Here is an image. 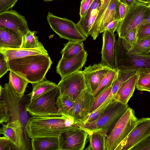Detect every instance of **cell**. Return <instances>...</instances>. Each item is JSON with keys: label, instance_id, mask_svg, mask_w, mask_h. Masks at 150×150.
Here are the masks:
<instances>
[{"label": "cell", "instance_id": "obj_1", "mask_svg": "<svg viewBox=\"0 0 150 150\" xmlns=\"http://www.w3.org/2000/svg\"><path fill=\"white\" fill-rule=\"evenodd\" d=\"M0 88V124L6 123L16 131L19 150L32 149L26 129L31 117L26 109L30 100L29 95L20 98L8 83Z\"/></svg>", "mask_w": 150, "mask_h": 150}, {"label": "cell", "instance_id": "obj_2", "mask_svg": "<svg viewBox=\"0 0 150 150\" xmlns=\"http://www.w3.org/2000/svg\"><path fill=\"white\" fill-rule=\"evenodd\" d=\"M10 71L15 73L29 83L44 80L52 62L49 55L28 56L8 61Z\"/></svg>", "mask_w": 150, "mask_h": 150}, {"label": "cell", "instance_id": "obj_3", "mask_svg": "<svg viewBox=\"0 0 150 150\" xmlns=\"http://www.w3.org/2000/svg\"><path fill=\"white\" fill-rule=\"evenodd\" d=\"M78 126L71 118L64 115L32 116L26 127L30 138L45 137H58L62 132Z\"/></svg>", "mask_w": 150, "mask_h": 150}, {"label": "cell", "instance_id": "obj_4", "mask_svg": "<svg viewBox=\"0 0 150 150\" xmlns=\"http://www.w3.org/2000/svg\"><path fill=\"white\" fill-rule=\"evenodd\" d=\"M129 106L112 99L99 117L95 120L86 123L76 122L77 125L87 131L111 130Z\"/></svg>", "mask_w": 150, "mask_h": 150}, {"label": "cell", "instance_id": "obj_5", "mask_svg": "<svg viewBox=\"0 0 150 150\" xmlns=\"http://www.w3.org/2000/svg\"><path fill=\"white\" fill-rule=\"evenodd\" d=\"M115 68L123 72L137 71L139 68H150V55L132 53L123 46L121 38L115 45Z\"/></svg>", "mask_w": 150, "mask_h": 150}, {"label": "cell", "instance_id": "obj_6", "mask_svg": "<svg viewBox=\"0 0 150 150\" xmlns=\"http://www.w3.org/2000/svg\"><path fill=\"white\" fill-rule=\"evenodd\" d=\"M57 86L47 92L31 100L26 109L32 116L62 115L57 107L56 102L60 95Z\"/></svg>", "mask_w": 150, "mask_h": 150}, {"label": "cell", "instance_id": "obj_7", "mask_svg": "<svg viewBox=\"0 0 150 150\" xmlns=\"http://www.w3.org/2000/svg\"><path fill=\"white\" fill-rule=\"evenodd\" d=\"M138 120L134 111L129 107L107 136L106 150H115L134 128Z\"/></svg>", "mask_w": 150, "mask_h": 150}, {"label": "cell", "instance_id": "obj_8", "mask_svg": "<svg viewBox=\"0 0 150 150\" xmlns=\"http://www.w3.org/2000/svg\"><path fill=\"white\" fill-rule=\"evenodd\" d=\"M149 6L137 1L127 6L124 18L120 21L116 30L118 37L123 38L131 30L138 29L142 22L149 14Z\"/></svg>", "mask_w": 150, "mask_h": 150}, {"label": "cell", "instance_id": "obj_9", "mask_svg": "<svg viewBox=\"0 0 150 150\" xmlns=\"http://www.w3.org/2000/svg\"><path fill=\"white\" fill-rule=\"evenodd\" d=\"M47 19L51 29L61 38L68 41L83 42L86 40L87 38L72 21L56 16L50 12Z\"/></svg>", "mask_w": 150, "mask_h": 150}, {"label": "cell", "instance_id": "obj_10", "mask_svg": "<svg viewBox=\"0 0 150 150\" xmlns=\"http://www.w3.org/2000/svg\"><path fill=\"white\" fill-rule=\"evenodd\" d=\"M88 134L78 126L62 132L58 137L59 150H83Z\"/></svg>", "mask_w": 150, "mask_h": 150}, {"label": "cell", "instance_id": "obj_11", "mask_svg": "<svg viewBox=\"0 0 150 150\" xmlns=\"http://www.w3.org/2000/svg\"><path fill=\"white\" fill-rule=\"evenodd\" d=\"M57 86L61 95L68 96L74 100L87 86L83 71L79 70L61 79Z\"/></svg>", "mask_w": 150, "mask_h": 150}, {"label": "cell", "instance_id": "obj_12", "mask_svg": "<svg viewBox=\"0 0 150 150\" xmlns=\"http://www.w3.org/2000/svg\"><path fill=\"white\" fill-rule=\"evenodd\" d=\"M150 135V117L138 119L136 125L115 150H131Z\"/></svg>", "mask_w": 150, "mask_h": 150}, {"label": "cell", "instance_id": "obj_13", "mask_svg": "<svg viewBox=\"0 0 150 150\" xmlns=\"http://www.w3.org/2000/svg\"><path fill=\"white\" fill-rule=\"evenodd\" d=\"M95 98L87 88L83 90L75 100L69 117L76 122L82 121L90 114Z\"/></svg>", "mask_w": 150, "mask_h": 150}, {"label": "cell", "instance_id": "obj_14", "mask_svg": "<svg viewBox=\"0 0 150 150\" xmlns=\"http://www.w3.org/2000/svg\"><path fill=\"white\" fill-rule=\"evenodd\" d=\"M0 28L9 29L23 38L30 30L24 16L12 9L0 13Z\"/></svg>", "mask_w": 150, "mask_h": 150}, {"label": "cell", "instance_id": "obj_15", "mask_svg": "<svg viewBox=\"0 0 150 150\" xmlns=\"http://www.w3.org/2000/svg\"><path fill=\"white\" fill-rule=\"evenodd\" d=\"M112 69L103 62L85 67L82 71L88 88L93 93L107 73Z\"/></svg>", "mask_w": 150, "mask_h": 150}, {"label": "cell", "instance_id": "obj_16", "mask_svg": "<svg viewBox=\"0 0 150 150\" xmlns=\"http://www.w3.org/2000/svg\"><path fill=\"white\" fill-rule=\"evenodd\" d=\"M88 55L87 52L84 49L71 58H62L57 64V72L62 79L79 70L85 64Z\"/></svg>", "mask_w": 150, "mask_h": 150}, {"label": "cell", "instance_id": "obj_17", "mask_svg": "<svg viewBox=\"0 0 150 150\" xmlns=\"http://www.w3.org/2000/svg\"><path fill=\"white\" fill-rule=\"evenodd\" d=\"M103 40L101 51L102 62L107 65L112 69H115V35L108 30H105L103 32Z\"/></svg>", "mask_w": 150, "mask_h": 150}, {"label": "cell", "instance_id": "obj_18", "mask_svg": "<svg viewBox=\"0 0 150 150\" xmlns=\"http://www.w3.org/2000/svg\"><path fill=\"white\" fill-rule=\"evenodd\" d=\"M100 6L98 3L94 1L87 13L80 17L76 24L78 28L87 38L90 35V31L96 18Z\"/></svg>", "mask_w": 150, "mask_h": 150}, {"label": "cell", "instance_id": "obj_19", "mask_svg": "<svg viewBox=\"0 0 150 150\" xmlns=\"http://www.w3.org/2000/svg\"><path fill=\"white\" fill-rule=\"evenodd\" d=\"M24 39L11 30L0 28V49L22 47Z\"/></svg>", "mask_w": 150, "mask_h": 150}, {"label": "cell", "instance_id": "obj_20", "mask_svg": "<svg viewBox=\"0 0 150 150\" xmlns=\"http://www.w3.org/2000/svg\"><path fill=\"white\" fill-rule=\"evenodd\" d=\"M137 73L130 77L120 86L113 98L123 104H127L136 87Z\"/></svg>", "mask_w": 150, "mask_h": 150}, {"label": "cell", "instance_id": "obj_21", "mask_svg": "<svg viewBox=\"0 0 150 150\" xmlns=\"http://www.w3.org/2000/svg\"><path fill=\"white\" fill-rule=\"evenodd\" d=\"M8 61L28 56L37 54L49 55L44 48L30 49L21 47L16 49H0Z\"/></svg>", "mask_w": 150, "mask_h": 150}, {"label": "cell", "instance_id": "obj_22", "mask_svg": "<svg viewBox=\"0 0 150 150\" xmlns=\"http://www.w3.org/2000/svg\"><path fill=\"white\" fill-rule=\"evenodd\" d=\"M120 0H111L101 20L99 33H103L108 24L116 20L120 19L119 13Z\"/></svg>", "mask_w": 150, "mask_h": 150}, {"label": "cell", "instance_id": "obj_23", "mask_svg": "<svg viewBox=\"0 0 150 150\" xmlns=\"http://www.w3.org/2000/svg\"><path fill=\"white\" fill-rule=\"evenodd\" d=\"M33 150H59L58 137H45L31 139Z\"/></svg>", "mask_w": 150, "mask_h": 150}, {"label": "cell", "instance_id": "obj_24", "mask_svg": "<svg viewBox=\"0 0 150 150\" xmlns=\"http://www.w3.org/2000/svg\"><path fill=\"white\" fill-rule=\"evenodd\" d=\"M87 131L88 134L89 144L85 150H106L105 142L106 138L108 135V132L107 131Z\"/></svg>", "mask_w": 150, "mask_h": 150}, {"label": "cell", "instance_id": "obj_25", "mask_svg": "<svg viewBox=\"0 0 150 150\" xmlns=\"http://www.w3.org/2000/svg\"><path fill=\"white\" fill-rule=\"evenodd\" d=\"M13 88L20 98L24 96V93L29 82L25 79L12 71L9 73L8 83Z\"/></svg>", "mask_w": 150, "mask_h": 150}, {"label": "cell", "instance_id": "obj_26", "mask_svg": "<svg viewBox=\"0 0 150 150\" xmlns=\"http://www.w3.org/2000/svg\"><path fill=\"white\" fill-rule=\"evenodd\" d=\"M84 50L83 42L68 41L67 43L64 44V47L61 51L62 58H71L78 54Z\"/></svg>", "mask_w": 150, "mask_h": 150}, {"label": "cell", "instance_id": "obj_27", "mask_svg": "<svg viewBox=\"0 0 150 150\" xmlns=\"http://www.w3.org/2000/svg\"><path fill=\"white\" fill-rule=\"evenodd\" d=\"M33 89L28 94L30 100H32L43 95L56 86L55 83L48 80H44L32 84Z\"/></svg>", "mask_w": 150, "mask_h": 150}, {"label": "cell", "instance_id": "obj_28", "mask_svg": "<svg viewBox=\"0 0 150 150\" xmlns=\"http://www.w3.org/2000/svg\"><path fill=\"white\" fill-rule=\"evenodd\" d=\"M137 89L150 92V68H139L137 71Z\"/></svg>", "mask_w": 150, "mask_h": 150}, {"label": "cell", "instance_id": "obj_29", "mask_svg": "<svg viewBox=\"0 0 150 150\" xmlns=\"http://www.w3.org/2000/svg\"><path fill=\"white\" fill-rule=\"evenodd\" d=\"M74 101L68 96L60 95L57 101L56 104L59 112L62 115L69 117L74 105Z\"/></svg>", "mask_w": 150, "mask_h": 150}, {"label": "cell", "instance_id": "obj_30", "mask_svg": "<svg viewBox=\"0 0 150 150\" xmlns=\"http://www.w3.org/2000/svg\"><path fill=\"white\" fill-rule=\"evenodd\" d=\"M119 70L116 68L109 71L102 80L96 89L93 92L95 98L112 84L116 79Z\"/></svg>", "mask_w": 150, "mask_h": 150}, {"label": "cell", "instance_id": "obj_31", "mask_svg": "<svg viewBox=\"0 0 150 150\" xmlns=\"http://www.w3.org/2000/svg\"><path fill=\"white\" fill-rule=\"evenodd\" d=\"M111 0H102L99 8L96 18L90 33L94 40L96 39L99 34V29L101 20Z\"/></svg>", "mask_w": 150, "mask_h": 150}, {"label": "cell", "instance_id": "obj_32", "mask_svg": "<svg viewBox=\"0 0 150 150\" xmlns=\"http://www.w3.org/2000/svg\"><path fill=\"white\" fill-rule=\"evenodd\" d=\"M37 32L29 30L24 37L22 47L30 49L44 48L42 44L40 42L36 35Z\"/></svg>", "mask_w": 150, "mask_h": 150}, {"label": "cell", "instance_id": "obj_33", "mask_svg": "<svg viewBox=\"0 0 150 150\" xmlns=\"http://www.w3.org/2000/svg\"><path fill=\"white\" fill-rule=\"evenodd\" d=\"M121 38L125 48L128 52H130L137 42V29H134L131 30L124 37Z\"/></svg>", "mask_w": 150, "mask_h": 150}, {"label": "cell", "instance_id": "obj_34", "mask_svg": "<svg viewBox=\"0 0 150 150\" xmlns=\"http://www.w3.org/2000/svg\"><path fill=\"white\" fill-rule=\"evenodd\" d=\"M130 52L137 54L150 55V35L137 42Z\"/></svg>", "mask_w": 150, "mask_h": 150}, {"label": "cell", "instance_id": "obj_35", "mask_svg": "<svg viewBox=\"0 0 150 150\" xmlns=\"http://www.w3.org/2000/svg\"><path fill=\"white\" fill-rule=\"evenodd\" d=\"M0 134L8 138L15 146L16 150H19L18 136L16 131L6 124L3 125L0 129Z\"/></svg>", "mask_w": 150, "mask_h": 150}, {"label": "cell", "instance_id": "obj_36", "mask_svg": "<svg viewBox=\"0 0 150 150\" xmlns=\"http://www.w3.org/2000/svg\"><path fill=\"white\" fill-rule=\"evenodd\" d=\"M113 83L95 98L90 113L98 108L105 100L111 91Z\"/></svg>", "mask_w": 150, "mask_h": 150}, {"label": "cell", "instance_id": "obj_37", "mask_svg": "<svg viewBox=\"0 0 150 150\" xmlns=\"http://www.w3.org/2000/svg\"><path fill=\"white\" fill-rule=\"evenodd\" d=\"M16 150L11 141L6 137L3 136L0 137V150Z\"/></svg>", "mask_w": 150, "mask_h": 150}, {"label": "cell", "instance_id": "obj_38", "mask_svg": "<svg viewBox=\"0 0 150 150\" xmlns=\"http://www.w3.org/2000/svg\"><path fill=\"white\" fill-rule=\"evenodd\" d=\"M131 150H150V135L134 146Z\"/></svg>", "mask_w": 150, "mask_h": 150}, {"label": "cell", "instance_id": "obj_39", "mask_svg": "<svg viewBox=\"0 0 150 150\" xmlns=\"http://www.w3.org/2000/svg\"><path fill=\"white\" fill-rule=\"evenodd\" d=\"M138 40L139 41L150 35V24L140 26L137 30Z\"/></svg>", "mask_w": 150, "mask_h": 150}, {"label": "cell", "instance_id": "obj_40", "mask_svg": "<svg viewBox=\"0 0 150 150\" xmlns=\"http://www.w3.org/2000/svg\"><path fill=\"white\" fill-rule=\"evenodd\" d=\"M9 70L8 61L4 55L0 52V78Z\"/></svg>", "mask_w": 150, "mask_h": 150}, {"label": "cell", "instance_id": "obj_41", "mask_svg": "<svg viewBox=\"0 0 150 150\" xmlns=\"http://www.w3.org/2000/svg\"><path fill=\"white\" fill-rule=\"evenodd\" d=\"M18 0H0V13L12 9Z\"/></svg>", "mask_w": 150, "mask_h": 150}, {"label": "cell", "instance_id": "obj_42", "mask_svg": "<svg viewBox=\"0 0 150 150\" xmlns=\"http://www.w3.org/2000/svg\"><path fill=\"white\" fill-rule=\"evenodd\" d=\"M94 0H81L80 8V17L85 15L87 12Z\"/></svg>", "mask_w": 150, "mask_h": 150}, {"label": "cell", "instance_id": "obj_43", "mask_svg": "<svg viewBox=\"0 0 150 150\" xmlns=\"http://www.w3.org/2000/svg\"><path fill=\"white\" fill-rule=\"evenodd\" d=\"M121 21L120 20H116L110 23L106 27L104 31L107 30L114 33L117 30Z\"/></svg>", "mask_w": 150, "mask_h": 150}, {"label": "cell", "instance_id": "obj_44", "mask_svg": "<svg viewBox=\"0 0 150 150\" xmlns=\"http://www.w3.org/2000/svg\"><path fill=\"white\" fill-rule=\"evenodd\" d=\"M127 6L124 3L120 2L119 7V13L120 18L121 21L124 18L125 15Z\"/></svg>", "mask_w": 150, "mask_h": 150}, {"label": "cell", "instance_id": "obj_45", "mask_svg": "<svg viewBox=\"0 0 150 150\" xmlns=\"http://www.w3.org/2000/svg\"><path fill=\"white\" fill-rule=\"evenodd\" d=\"M120 2H121L127 6L131 5L137 1L136 0H120Z\"/></svg>", "mask_w": 150, "mask_h": 150}, {"label": "cell", "instance_id": "obj_46", "mask_svg": "<svg viewBox=\"0 0 150 150\" xmlns=\"http://www.w3.org/2000/svg\"><path fill=\"white\" fill-rule=\"evenodd\" d=\"M149 5V6L150 10V12L149 15L148 16L147 18L142 22L141 24L140 25V26L142 25H146L148 24H150V6Z\"/></svg>", "mask_w": 150, "mask_h": 150}, {"label": "cell", "instance_id": "obj_47", "mask_svg": "<svg viewBox=\"0 0 150 150\" xmlns=\"http://www.w3.org/2000/svg\"><path fill=\"white\" fill-rule=\"evenodd\" d=\"M137 1L142 2L143 3L147 4L148 2L150 1V0H136Z\"/></svg>", "mask_w": 150, "mask_h": 150}, {"label": "cell", "instance_id": "obj_48", "mask_svg": "<svg viewBox=\"0 0 150 150\" xmlns=\"http://www.w3.org/2000/svg\"><path fill=\"white\" fill-rule=\"evenodd\" d=\"M102 0H94V1H96L98 3L100 4V6L101 4V3Z\"/></svg>", "mask_w": 150, "mask_h": 150}, {"label": "cell", "instance_id": "obj_49", "mask_svg": "<svg viewBox=\"0 0 150 150\" xmlns=\"http://www.w3.org/2000/svg\"><path fill=\"white\" fill-rule=\"evenodd\" d=\"M45 2H50L52 1L55 0H43Z\"/></svg>", "mask_w": 150, "mask_h": 150}, {"label": "cell", "instance_id": "obj_50", "mask_svg": "<svg viewBox=\"0 0 150 150\" xmlns=\"http://www.w3.org/2000/svg\"><path fill=\"white\" fill-rule=\"evenodd\" d=\"M150 6V1L148 2L147 3Z\"/></svg>", "mask_w": 150, "mask_h": 150}]
</instances>
